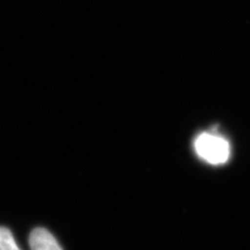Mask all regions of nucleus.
I'll list each match as a JSON object with an SVG mask.
<instances>
[{"mask_svg":"<svg viewBox=\"0 0 250 250\" xmlns=\"http://www.w3.org/2000/svg\"><path fill=\"white\" fill-rule=\"evenodd\" d=\"M195 150L204 161L212 165H221L229 160L230 144L221 135L203 133L195 140Z\"/></svg>","mask_w":250,"mask_h":250,"instance_id":"nucleus-1","label":"nucleus"},{"mask_svg":"<svg viewBox=\"0 0 250 250\" xmlns=\"http://www.w3.org/2000/svg\"><path fill=\"white\" fill-rule=\"evenodd\" d=\"M0 250H21L8 228L0 226Z\"/></svg>","mask_w":250,"mask_h":250,"instance_id":"nucleus-3","label":"nucleus"},{"mask_svg":"<svg viewBox=\"0 0 250 250\" xmlns=\"http://www.w3.org/2000/svg\"><path fill=\"white\" fill-rule=\"evenodd\" d=\"M31 250H63L52 233L44 228H36L29 237Z\"/></svg>","mask_w":250,"mask_h":250,"instance_id":"nucleus-2","label":"nucleus"}]
</instances>
